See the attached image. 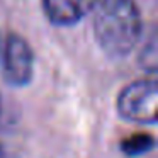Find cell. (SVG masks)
I'll return each instance as SVG.
<instances>
[{
    "label": "cell",
    "instance_id": "6da1fadb",
    "mask_svg": "<svg viewBox=\"0 0 158 158\" xmlns=\"http://www.w3.org/2000/svg\"><path fill=\"white\" fill-rule=\"evenodd\" d=\"M94 14V36L106 55L124 58L139 43L143 19L134 0H97Z\"/></svg>",
    "mask_w": 158,
    "mask_h": 158
},
{
    "label": "cell",
    "instance_id": "7a4b0ae2",
    "mask_svg": "<svg viewBox=\"0 0 158 158\" xmlns=\"http://www.w3.org/2000/svg\"><path fill=\"white\" fill-rule=\"evenodd\" d=\"M117 112L127 121L144 124L156 123L158 89L155 78H143L126 85L117 95Z\"/></svg>",
    "mask_w": 158,
    "mask_h": 158
},
{
    "label": "cell",
    "instance_id": "3957f363",
    "mask_svg": "<svg viewBox=\"0 0 158 158\" xmlns=\"http://www.w3.org/2000/svg\"><path fill=\"white\" fill-rule=\"evenodd\" d=\"M34 75V53L19 34H9L4 51V78L10 85H27Z\"/></svg>",
    "mask_w": 158,
    "mask_h": 158
},
{
    "label": "cell",
    "instance_id": "277c9868",
    "mask_svg": "<svg viewBox=\"0 0 158 158\" xmlns=\"http://www.w3.org/2000/svg\"><path fill=\"white\" fill-rule=\"evenodd\" d=\"M97 0H43L44 14L56 26H72L92 10Z\"/></svg>",
    "mask_w": 158,
    "mask_h": 158
},
{
    "label": "cell",
    "instance_id": "5b68a950",
    "mask_svg": "<svg viewBox=\"0 0 158 158\" xmlns=\"http://www.w3.org/2000/svg\"><path fill=\"white\" fill-rule=\"evenodd\" d=\"M151 146H153V139L148 134H136V136L129 138L123 143V150L127 155L143 153V151H148Z\"/></svg>",
    "mask_w": 158,
    "mask_h": 158
},
{
    "label": "cell",
    "instance_id": "8992f818",
    "mask_svg": "<svg viewBox=\"0 0 158 158\" xmlns=\"http://www.w3.org/2000/svg\"><path fill=\"white\" fill-rule=\"evenodd\" d=\"M0 158H4V150H2V146H0Z\"/></svg>",
    "mask_w": 158,
    "mask_h": 158
}]
</instances>
